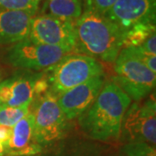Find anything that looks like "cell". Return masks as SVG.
<instances>
[{"label":"cell","instance_id":"6da1fadb","mask_svg":"<svg viewBox=\"0 0 156 156\" xmlns=\"http://www.w3.org/2000/svg\"><path fill=\"white\" fill-rule=\"evenodd\" d=\"M131 99L115 83L102 87L92 105L80 116L84 132L95 140L107 141L119 139L123 117Z\"/></svg>","mask_w":156,"mask_h":156},{"label":"cell","instance_id":"7a4b0ae2","mask_svg":"<svg viewBox=\"0 0 156 156\" xmlns=\"http://www.w3.org/2000/svg\"><path fill=\"white\" fill-rule=\"evenodd\" d=\"M76 49L84 55L114 62L123 46L124 32L103 15L85 11L74 23Z\"/></svg>","mask_w":156,"mask_h":156},{"label":"cell","instance_id":"3957f363","mask_svg":"<svg viewBox=\"0 0 156 156\" xmlns=\"http://www.w3.org/2000/svg\"><path fill=\"white\" fill-rule=\"evenodd\" d=\"M115 83L132 100L143 99L154 89L156 74L137 56L132 47L123 48L115 61Z\"/></svg>","mask_w":156,"mask_h":156},{"label":"cell","instance_id":"277c9868","mask_svg":"<svg viewBox=\"0 0 156 156\" xmlns=\"http://www.w3.org/2000/svg\"><path fill=\"white\" fill-rule=\"evenodd\" d=\"M51 69L52 93L58 95L103 75V67L97 59L84 54H69Z\"/></svg>","mask_w":156,"mask_h":156},{"label":"cell","instance_id":"5b68a950","mask_svg":"<svg viewBox=\"0 0 156 156\" xmlns=\"http://www.w3.org/2000/svg\"><path fill=\"white\" fill-rule=\"evenodd\" d=\"M74 51L69 48L41 44L25 39L11 47L7 59L13 67L42 70L54 67Z\"/></svg>","mask_w":156,"mask_h":156},{"label":"cell","instance_id":"8992f818","mask_svg":"<svg viewBox=\"0 0 156 156\" xmlns=\"http://www.w3.org/2000/svg\"><path fill=\"white\" fill-rule=\"evenodd\" d=\"M129 142H146L155 147V98L151 96L141 103L130 105L123 117L121 134Z\"/></svg>","mask_w":156,"mask_h":156},{"label":"cell","instance_id":"52a82bcc","mask_svg":"<svg viewBox=\"0 0 156 156\" xmlns=\"http://www.w3.org/2000/svg\"><path fill=\"white\" fill-rule=\"evenodd\" d=\"M27 39L41 44L59 46L74 50L76 49L74 23L48 14L34 16Z\"/></svg>","mask_w":156,"mask_h":156},{"label":"cell","instance_id":"ba28073f","mask_svg":"<svg viewBox=\"0 0 156 156\" xmlns=\"http://www.w3.org/2000/svg\"><path fill=\"white\" fill-rule=\"evenodd\" d=\"M156 0H117L103 14L123 32L137 24L155 23Z\"/></svg>","mask_w":156,"mask_h":156},{"label":"cell","instance_id":"9c48e42d","mask_svg":"<svg viewBox=\"0 0 156 156\" xmlns=\"http://www.w3.org/2000/svg\"><path fill=\"white\" fill-rule=\"evenodd\" d=\"M33 115L35 134L40 145L53 141L61 135L66 118L57 103L55 94L47 93Z\"/></svg>","mask_w":156,"mask_h":156},{"label":"cell","instance_id":"30bf717a","mask_svg":"<svg viewBox=\"0 0 156 156\" xmlns=\"http://www.w3.org/2000/svg\"><path fill=\"white\" fill-rule=\"evenodd\" d=\"M104 76L91 78L57 96V103L66 120L80 117L95 101L104 86Z\"/></svg>","mask_w":156,"mask_h":156},{"label":"cell","instance_id":"8fae6325","mask_svg":"<svg viewBox=\"0 0 156 156\" xmlns=\"http://www.w3.org/2000/svg\"><path fill=\"white\" fill-rule=\"evenodd\" d=\"M35 12L0 9V44L19 43L28 38Z\"/></svg>","mask_w":156,"mask_h":156},{"label":"cell","instance_id":"7c38bea8","mask_svg":"<svg viewBox=\"0 0 156 156\" xmlns=\"http://www.w3.org/2000/svg\"><path fill=\"white\" fill-rule=\"evenodd\" d=\"M6 150L12 155H31L41 150L35 134L33 114L26 115L11 128V134Z\"/></svg>","mask_w":156,"mask_h":156},{"label":"cell","instance_id":"4fadbf2b","mask_svg":"<svg viewBox=\"0 0 156 156\" xmlns=\"http://www.w3.org/2000/svg\"><path fill=\"white\" fill-rule=\"evenodd\" d=\"M35 76H19L0 83V103L6 107L30 106L33 100Z\"/></svg>","mask_w":156,"mask_h":156},{"label":"cell","instance_id":"5bb4252c","mask_svg":"<svg viewBox=\"0 0 156 156\" xmlns=\"http://www.w3.org/2000/svg\"><path fill=\"white\" fill-rule=\"evenodd\" d=\"M48 15L75 23L83 14L82 0H45Z\"/></svg>","mask_w":156,"mask_h":156},{"label":"cell","instance_id":"9a60e30c","mask_svg":"<svg viewBox=\"0 0 156 156\" xmlns=\"http://www.w3.org/2000/svg\"><path fill=\"white\" fill-rule=\"evenodd\" d=\"M154 33H155V23L137 24L124 32L122 49L139 47Z\"/></svg>","mask_w":156,"mask_h":156},{"label":"cell","instance_id":"2e32d148","mask_svg":"<svg viewBox=\"0 0 156 156\" xmlns=\"http://www.w3.org/2000/svg\"><path fill=\"white\" fill-rule=\"evenodd\" d=\"M29 114V107H6L0 109V125L12 128Z\"/></svg>","mask_w":156,"mask_h":156},{"label":"cell","instance_id":"e0dca14e","mask_svg":"<svg viewBox=\"0 0 156 156\" xmlns=\"http://www.w3.org/2000/svg\"><path fill=\"white\" fill-rule=\"evenodd\" d=\"M122 156H156L155 147L146 142H128L123 147Z\"/></svg>","mask_w":156,"mask_h":156},{"label":"cell","instance_id":"ac0fdd59","mask_svg":"<svg viewBox=\"0 0 156 156\" xmlns=\"http://www.w3.org/2000/svg\"><path fill=\"white\" fill-rule=\"evenodd\" d=\"M38 4V0H0V9L30 11L36 13Z\"/></svg>","mask_w":156,"mask_h":156},{"label":"cell","instance_id":"d6986e66","mask_svg":"<svg viewBox=\"0 0 156 156\" xmlns=\"http://www.w3.org/2000/svg\"><path fill=\"white\" fill-rule=\"evenodd\" d=\"M117 0H84L85 11H90L103 15L115 4Z\"/></svg>","mask_w":156,"mask_h":156},{"label":"cell","instance_id":"ffe728a7","mask_svg":"<svg viewBox=\"0 0 156 156\" xmlns=\"http://www.w3.org/2000/svg\"><path fill=\"white\" fill-rule=\"evenodd\" d=\"M132 48L134 49L135 53H136V55L141 60V62L150 69L152 72L155 73L156 74V56L144 54L137 47H132Z\"/></svg>","mask_w":156,"mask_h":156},{"label":"cell","instance_id":"44dd1931","mask_svg":"<svg viewBox=\"0 0 156 156\" xmlns=\"http://www.w3.org/2000/svg\"><path fill=\"white\" fill-rule=\"evenodd\" d=\"M141 52L147 55H154L156 56V35L155 33L152 34L145 41V43L139 47H137Z\"/></svg>","mask_w":156,"mask_h":156},{"label":"cell","instance_id":"7402d4cb","mask_svg":"<svg viewBox=\"0 0 156 156\" xmlns=\"http://www.w3.org/2000/svg\"><path fill=\"white\" fill-rule=\"evenodd\" d=\"M11 134V128L0 125V144L3 146L4 149H5L8 143H9Z\"/></svg>","mask_w":156,"mask_h":156},{"label":"cell","instance_id":"603a6c76","mask_svg":"<svg viewBox=\"0 0 156 156\" xmlns=\"http://www.w3.org/2000/svg\"><path fill=\"white\" fill-rule=\"evenodd\" d=\"M4 152H5V149H4L3 146L0 144V156H3V154H4Z\"/></svg>","mask_w":156,"mask_h":156},{"label":"cell","instance_id":"cb8c5ba5","mask_svg":"<svg viewBox=\"0 0 156 156\" xmlns=\"http://www.w3.org/2000/svg\"><path fill=\"white\" fill-rule=\"evenodd\" d=\"M2 107H3V105H2V104L0 103V109H1V108H2Z\"/></svg>","mask_w":156,"mask_h":156},{"label":"cell","instance_id":"d4e9b609","mask_svg":"<svg viewBox=\"0 0 156 156\" xmlns=\"http://www.w3.org/2000/svg\"><path fill=\"white\" fill-rule=\"evenodd\" d=\"M38 1H40V0H38Z\"/></svg>","mask_w":156,"mask_h":156}]
</instances>
